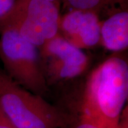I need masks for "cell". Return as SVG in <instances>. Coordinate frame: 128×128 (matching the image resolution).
I'll return each instance as SVG.
<instances>
[{"label":"cell","mask_w":128,"mask_h":128,"mask_svg":"<svg viewBox=\"0 0 128 128\" xmlns=\"http://www.w3.org/2000/svg\"><path fill=\"white\" fill-rule=\"evenodd\" d=\"M128 97V62L111 57L90 75L80 114L101 128H118Z\"/></svg>","instance_id":"cell-1"},{"label":"cell","mask_w":128,"mask_h":128,"mask_svg":"<svg viewBox=\"0 0 128 128\" xmlns=\"http://www.w3.org/2000/svg\"><path fill=\"white\" fill-rule=\"evenodd\" d=\"M0 108L15 128H66L72 116L24 89L0 69Z\"/></svg>","instance_id":"cell-2"},{"label":"cell","mask_w":128,"mask_h":128,"mask_svg":"<svg viewBox=\"0 0 128 128\" xmlns=\"http://www.w3.org/2000/svg\"><path fill=\"white\" fill-rule=\"evenodd\" d=\"M0 59L4 72L21 87L42 97L48 90L39 48L12 28H6L0 33Z\"/></svg>","instance_id":"cell-3"},{"label":"cell","mask_w":128,"mask_h":128,"mask_svg":"<svg viewBox=\"0 0 128 128\" xmlns=\"http://www.w3.org/2000/svg\"><path fill=\"white\" fill-rule=\"evenodd\" d=\"M60 6L47 0H16L3 24L38 48L58 34ZM0 32V33H1Z\"/></svg>","instance_id":"cell-4"},{"label":"cell","mask_w":128,"mask_h":128,"mask_svg":"<svg viewBox=\"0 0 128 128\" xmlns=\"http://www.w3.org/2000/svg\"><path fill=\"white\" fill-rule=\"evenodd\" d=\"M40 60L48 85L80 76L87 69L89 59L78 48L58 34L39 48Z\"/></svg>","instance_id":"cell-5"},{"label":"cell","mask_w":128,"mask_h":128,"mask_svg":"<svg viewBox=\"0 0 128 128\" xmlns=\"http://www.w3.org/2000/svg\"><path fill=\"white\" fill-rule=\"evenodd\" d=\"M100 26L98 13L70 10L60 16L58 34L73 46L83 50L100 44Z\"/></svg>","instance_id":"cell-6"},{"label":"cell","mask_w":128,"mask_h":128,"mask_svg":"<svg viewBox=\"0 0 128 128\" xmlns=\"http://www.w3.org/2000/svg\"><path fill=\"white\" fill-rule=\"evenodd\" d=\"M100 43L111 51H122L128 47V12L119 11L101 22Z\"/></svg>","instance_id":"cell-7"},{"label":"cell","mask_w":128,"mask_h":128,"mask_svg":"<svg viewBox=\"0 0 128 128\" xmlns=\"http://www.w3.org/2000/svg\"><path fill=\"white\" fill-rule=\"evenodd\" d=\"M66 8L70 10L92 11L98 13L99 11L112 3L121 2V0H61Z\"/></svg>","instance_id":"cell-8"},{"label":"cell","mask_w":128,"mask_h":128,"mask_svg":"<svg viewBox=\"0 0 128 128\" xmlns=\"http://www.w3.org/2000/svg\"><path fill=\"white\" fill-rule=\"evenodd\" d=\"M66 128H101L81 114L73 117Z\"/></svg>","instance_id":"cell-9"},{"label":"cell","mask_w":128,"mask_h":128,"mask_svg":"<svg viewBox=\"0 0 128 128\" xmlns=\"http://www.w3.org/2000/svg\"><path fill=\"white\" fill-rule=\"evenodd\" d=\"M16 0H0V32L3 24L14 8Z\"/></svg>","instance_id":"cell-10"},{"label":"cell","mask_w":128,"mask_h":128,"mask_svg":"<svg viewBox=\"0 0 128 128\" xmlns=\"http://www.w3.org/2000/svg\"><path fill=\"white\" fill-rule=\"evenodd\" d=\"M0 128H15L0 108Z\"/></svg>","instance_id":"cell-11"},{"label":"cell","mask_w":128,"mask_h":128,"mask_svg":"<svg viewBox=\"0 0 128 128\" xmlns=\"http://www.w3.org/2000/svg\"><path fill=\"white\" fill-rule=\"evenodd\" d=\"M118 128H128V112L127 106L125 107L122 113Z\"/></svg>","instance_id":"cell-12"},{"label":"cell","mask_w":128,"mask_h":128,"mask_svg":"<svg viewBox=\"0 0 128 128\" xmlns=\"http://www.w3.org/2000/svg\"><path fill=\"white\" fill-rule=\"evenodd\" d=\"M47 1L51 2L54 3L58 5V6H60V3H61V0H47Z\"/></svg>","instance_id":"cell-13"}]
</instances>
